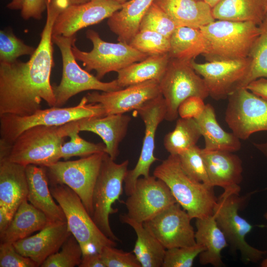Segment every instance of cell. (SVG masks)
<instances>
[{
    "label": "cell",
    "mask_w": 267,
    "mask_h": 267,
    "mask_svg": "<svg viewBox=\"0 0 267 267\" xmlns=\"http://www.w3.org/2000/svg\"><path fill=\"white\" fill-rule=\"evenodd\" d=\"M265 219L267 221V211L264 214Z\"/></svg>",
    "instance_id": "cell-56"
},
{
    "label": "cell",
    "mask_w": 267,
    "mask_h": 267,
    "mask_svg": "<svg viewBox=\"0 0 267 267\" xmlns=\"http://www.w3.org/2000/svg\"><path fill=\"white\" fill-rule=\"evenodd\" d=\"M24 0H12L6 6L11 10L21 9Z\"/></svg>",
    "instance_id": "cell-50"
},
{
    "label": "cell",
    "mask_w": 267,
    "mask_h": 267,
    "mask_svg": "<svg viewBox=\"0 0 267 267\" xmlns=\"http://www.w3.org/2000/svg\"><path fill=\"white\" fill-rule=\"evenodd\" d=\"M202 155L211 185L240 193L243 172L240 157L234 152L205 148Z\"/></svg>",
    "instance_id": "cell-21"
},
{
    "label": "cell",
    "mask_w": 267,
    "mask_h": 267,
    "mask_svg": "<svg viewBox=\"0 0 267 267\" xmlns=\"http://www.w3.org/2000/svg\"><path fill=\"white\" fill-rule=\"evenodd\" d=\"M71 234L66 221H49L38 233L13 244L18 252L41 267L48 257L59 251Z\"/></svg>",
    "instance_id": "cell-20"
},
{
    "label": "cell",
    "mask_w": 267,
    "mask_h": 267,
    "mask_svg": "<svg viewBox=\"0 0 267 267\" xmlns=\"http://www.w3.org/2000/svg\"><path fill=\"white\" fill-rule=\"evenodd\" d=\"M99 254L105 267H141L133 252H125L115 246H105Z\"/></svg>",
    "instance_id": "cell-43"
},
{
    "label": "cell",
    "mask_w": 267,
    "mask_h": 267,
    "mask_svg": "<svg viewBox=\"0 0 267 267\" xmlns=\"http://www.w3.org/2000/svg\"><path fill=\"white\" fill-rule=\"evenodd\" d=\"M191 220L187 212L176 203L143 225L168 249L196 244Z\"/></svg>",
    "instance_id": "cell-17"
},
{
    "label": "cell",
    "mask_w": 267,
    "mask_h": 267,
    "mask_svg": "<svg viewBox=\"0 0 267 267\" xmlns=\"http://www.w3.org/2000/svg\"><path fill=\"white\" fill-rule=\"evenodd\" d=\"M159 82L150 80L112 91H93L86 96L88 103H99L105 115L125 114L137 110L161 94Z\"/></svg>",
    "instance_id": "cell-19"
},
{
    "label": "cell",
    "mask_w": 267,
    "mask_h": 267,
    "mask_svg": "<svg viewBox=\"0 0 267 267\" xmlns=\"http://www.w3.org/2000/svg\"><path fill=\"white\" fill-rule=\"evenodd\" d=\"M114 0V1H116L117 2H118L121 4H123L130 0Z\"/></svg>",
    "instance_id": "cell-55"
},
{
    "label": "cell",
    "mask_w": 267,
    "mask_h": 267,
    "mask_svg": "<svg viewBox=\"0 0 267 267\" xmlns=\"http://www.w3.org/2000/svg\"><path fill=\"white\" fill-rule=\"evenodd\" d=\"M35 49L18 38L11 30L0 31V62L12 63L21 56H31Z\"/></svg>",
    "instance_id": "cell-40"
},
{
    "label": "cell",
    "mask_w": 267,
    "mask_h": 267,
    "mask_svg": "<svg viewBox=\"0 0 267 267\" xmlns=\"http://www.w3.org/2000/svg\"><path fill=\"white\" fill-rule=\"evenodd\" d=\"M46 9V0H24L21 9V16L24 20L33 18L40 20Z\"/></svg>",
    "instance_id": "cell-46"
},
{
    "label": "cell",
    "mask_w": 267,
    "mask_h": 267,
    "mask_svg": "<svg viewBox=\"0 0 267 267\" xmlns=\"http://www.w3.org/2000/svg\"><path fill=\"white\" fill-rule=\"evenodd\" d=\"M50 221L28 200L19 205L9 225L0 233V243H11L29 236L44 228Z\"/></svg>",
    "instance_id": "cell-27"
},
{
    "label": "cell",
    "mask_w": 267,
    "mask_h": 267,
    "mask_svg": "<svg viewBox=\"0 0 267 267\" xmlns=\"http://www.w3.org/2000/svg\"><path fill=\"white\" fill-rule=\"evenodd\" d=\"M193 68L204 80L209 95L219 100L227 98L240 89L250 68L249 58L198 63L192 60Z\"/></svg>",
    "instance_id": "cell-15"
},
{
    "label": "cell",
    "mask_w": 267,
    "mask_h": 267,
    "mask_svg": "<svg viewBox=\"0 0 267 267\" xmlns=\"http://www.w3.org/2000/svg\"><path fill=\"white\" fill-rule=\"evenodd\" d=\"M245 199L239 193L224 190L218 198L213 215L232 250L239 251L243 261L257 263L266 251L251 246L246 240L253 225L239 214Z\"/></svg>",
    "instance_id": "cell-9"
},
{
    "label": "cell",
    "mask_w": 267,
    "mask_h": 267,
    "mask_svg": "<svg viewBox=\"0 0 267 267\" xmlns=\"http://www.w3.org/2000/svg\"><path fill=\"white\" fill-rule=\"evenodd\" d=\"M177 27L169 16L153 2L141 21L139 31H154L170 39Z\"/></svg>",
    "instance_id": "cell-41"
},
{
    "label": "cell",
    "mask_w": 267,
    "mask_h": 267,
    "mask_svg": "<svg viewBox=\"0 0 267 267\" xmlns=\"http://www.w3.org/2000/svg\"><path fill=\"white\" fill-rule=\"evenodd\" d=\"M105 115L100 104L88 103L86 96L75 106L50 107L23 116L3 114L0 116V142L11 145L20 134L33 127L59 126L86 117Z\"/></svg>",
    "instance_id": "cell-4"
},
{
    "label": "cell",
    "mask_w": 267,
    "mask_h": 267,
    "mask_svg": "<svg viewBox=\"0 0 267 267\" xmlns=\"http://www.w3.org/2000/svg\"><path fill=\"white\" fill-rule=\"evenodd\" d=\"M201 136L194 119L180 118L174 129L164 136V146L170 155H178L196 145Z\"/></svg>",
    "instance_id": "cell-34"
},
{
    "label": "cell",
    "mask_w": 267,
    "mask_h": 267,
    "mask_svg": "<svg viewBox=\"0 0 267 267\" xmlns=\"http://www.w3.org/2000/svg\"><path fill=\"white\" fill-rule=\"evenodd\" d=\"M129 44L148 56L167 54L170 49L169 38L150 30L139 31Z\"/></svg>",
    "instance_id": "cell-37"
},
{
    "label": "cell",
    "mask_w": 267,
    "mask_h": 267,
    "mask_svg": "<svg viewBox=\"0 0 267 267\" xmlns=\"http://www.w3.org/2000/svg\"><path fill=\"white\" fill-rule=\"evenodd\" d=\"M76 121L66 124L67 136H69L70 139L62 145L60 151L61 158L67 160L73 156L84 157L93 154L105 152L104 144L91 143L79 136L80 131L77 127Z\"/></svg>",
    "instance_id": "cell-36"
},
{
    "label": "cell",
    "mask_w": 267,
    "mask_h": 267,
    "mask_svg": "<svg viewBox=\"0 0 267 267\" xmlns=\"http://www.w3.org/2000/svg\"><path fill=\"white\" fill-rule=\"evenodd\" d=\"M259 26L260 33L251 49L249 71L241 88L258 79L267 78V13Z\"/></svg>",
    "instance_id": "cell-35"
},
{
    "label": "cell",
    "mask_w": 267,
    "mask_h": 267,
    "mask_svg": "<svg viewBox=\"0 0 267 267\" xmlns=\"http://www.w3.org/2000/svg\"><path fill=\"white\" fill-rule=\"evenodd\" d=\"M76 40L71 37L52 36V42L59 48L62 60V75L59 84L52 86L56 107H61L73 96L86 90L112 91L123 89L116 80L103 82L96 76L82 69L76 61L72 50Z\"/></svg>",
    "instance_id": "cell-7"
},
{
    "label": "cell",
    "mask_w": 267,
    "mask_h": 267,
    "mask_svg": "<svg viewBox=\"0 0 267 267\" xmlns=\"http://www.w3.org/2000/svg\"><path fill=\"white\" fill-rule=\"evenodd\" d=\"M86 37L92 44V49L89 52L81 50L75 43L72 47V52L76 60L83 62L86 71H95L96 77L100 80L109 72H118L148 56L128 43L103 41L98 33L92 30L87 31Z\"/></svg>",
    "instance_id": "cell-10"
},
{
    "label": "cell",
    "mask_w": 267,
    "mask_h": 267,
    "mask_svg": "<svg viewBox=\"0 0 267 267\" xmlns=\"http://www.w3.org/2000/svg\"><path fill=\"white\" fill-rule=\"evenodd\" d=\"M136 111L144 124L145 132L137 162L134 169L128 171L124 179V190L127 196L133 192L139 178L150 176V167L157 160L154 155L155 137L159 125L165 119L166 106L163 96L161 94Z\"/></svg>",
    "instance_id": "cell-16"
},
{
    "label": "cell",
    "mask_w": 267,
    "mask_h": 267,
    "mask_svg": "<svg viewBox=\"0 0 267 267\" xmlns=\"http://www.w3.org/2000/svg\"><path fill=\"white\" fill-rule=\"evenodd\" d=\"M79 267H105L98 252L83 254Z\"/></svg>",
    "instance_id": "cell-48"
},
{
    "label": "cell",
    "mask_w": 267,
    "mask_h": 267,
    "mask_svg": "<svg viewBox=\"0 0 267 267\" xmlns=\"http://www.w3.org/2000/svg\"><path fill=\"white\" fill-rule=\"evenodd\" d=\"M153 175L167 185L177 202L192 219L213 215L218 201L214 187L187 176L180 166L178 155H169L155 168Z\"/></svg>",
    "instance_id": "cell-2"
},
{
    "label": "cell",
    "mask_w": 267,
    "mask_h": 267,
    "mask_svg": "<svg viewBox=\"0 0 267 267\" xmlns=\"http://www.w3.org/2000/svg\"><path fill=\"white\" fill-rule=\"evenodd\" d=\"M26 173L28 185V201L44 213L50 221H66L62 208L55 203L48 187L45 167L28 165L26 166Z\"/></svg>",
    "instance_id": "cell-24"
},
{
    "label": "cell",
    "mask_w": 267,
    "mask_h": 267,
    "mask_svg": "<svg viewBox=\"0 0 267 267\" xmlns=\"http://www.w3.org/2000/svg\"><path fill=\"white\" fill-rule=\"evenodd\" d=\"M65 3L68 6L71 5L79 4L87 2L91 0H59Z\"/></svg>",
    "instance_id": "cell-52"
},
{
    "label": "cell",
    "mask_w": 267,
    "mask_h": 267,
    "mask_svg": "<svg viewBox=\"0 0 267 267\" xmlns=\"http://www.w3.org/2000/svg\"><path fill=\"white\" fill-rule=\"evenodd\" d=\"M14 215L2 207H0V233L3 232L9 225Z\"/></svg>",
    "instance_id": "cell-49"
},
{
    "label": "cell",
    "mask_w": 267,
    "mask_h": 267,
    "mask_svg": "<svg viewBox=\"0 0 267 267\" xmlns=\"http://www.w3.org/2000/svg\"><path fill=\"white\" fill-rule=\"evenodd\" d=\"M204 250L197 244L189 247L166 249L162 267H191L195 259Z\"/></svg>",
    "instance_id": "cell-42"
},
{
    "label": "cell",
    "mask_w": 267,
    "mask_h": 267,
    "mask_svg": "<svg viewBox=\"0 0 267 267\" xmlns=\"http://www.w3.org/2000/svg\"><path fill=\"white\" fill-rule=\"evenodd\" d=\"M120 220L131 226L136 233L137 239L133 252L141 267H162L166 249L160 241L143 223L130 218L126 214H121Z\"/></svg>",
    "instance_id": "cell-30"
},
{
    "label": "cell",
    "mask_w": 267,
    "mask_h": 267,
    "mask_svg": "<svg viewBox=\"0 0 267 267\" xmlns=\"http://www.w3.org/2000/svg\"><path fill=\"white\" fill-rule=\"evenodd\" d=\"M225 121L232 133L240 140L267 131V99L245 88L228 96Z\"/></svg>",
    "instance_id": "cell-13"
},
{
    "label": "cell",
    "mask_w": 267,
    "mask_h": 267,
    "mask_svg": "<svg viewBox=\"0 0 267 267\" xmlns=\"http://www.w3.org/2000/svg\"><path fill=\"white\" fill-rule=\"evenodd\" d=\"M66 137V124L30 128L14 140L4 159L25 167L32 164L47 167L61 158V148Z\"/></svg>",
    "instance_id": "cell-5"
},
{
    "label": "cell",
    "mask_w": 267,
    "mask_h": 267,
    "mask_svg": "<svg viewBox=\"0 0 267 267\" xmlns=\"http://www.w3.org/2000/svg\"><path fill=\"white\" fill-rule=\"evenodd\" d=\"M176 26L199 29L216 19L212 8L204 0H154Z\"/></svg>",
    "instance_id": "cell-25"
},
{
    "label": "cell",
    "mask_w": 267,
    "mask_h": 267,
    "mask_svg": "<svg viewBox=\"0 0 267 267\" xmlns=\"http://www.w3.org/2000/svg\"><path fill=\"white\" fill-rule=\"evenodd\" d=\"M267 13L266 0H221L212 8L216 20L251 22L258 25Z\"/></svg>",
    "instance_id": "cell-32"
},
{
    "label": "cell",
    "mask_w": 267,
    "mask_h": 267,
    "mask_svg": "<svg viewBox=\"0 0 267 267\" xmlns=\"http://www.w3.org/2000/svg\"><path fill=\"white\" fill-rule=\"evenodd\" d=\"M194 119L204 137L205 149L232 152L240 149V139L221 127L217 120L215 109L211 104H206L203 113Z\"/></svg>",
    "instance_id": "cell-29"
},
{
    "label": "cell",
    "mask_w": 267,
    "mask_h": 267,
    "mask_svg": "<svg viewBox=\"0 0 267 267\" xmlns=\"http://www.w3.org/2000/svg\"><path fill=\"white\" fill-rule=\"evenodd\" d=\"M122 6V4L113 0H91L69 5L56 17L53 26L52 36H74L79 30L109 18Z\"/></svg>",
    "instance_id": "cell-18"
},
{
    "label": "cell",
    "mask_w": 267,
    "mask_h": 267,
    "mask_svg": "<svg viewBox=\"0 0 267 267\" xmlns=\"http://www.w3.org/2000/svg\"><path fill=\"white\" fill-rule=\"evenodd\" d=\"M170 59L169 53L148 56L119 71L116 80L122 88L150 80L160 82Z\"/></svg>",
    "instance_id": "cell-31"
},
{
    "label": "cell",
    "mask_w": 267,
    "mask_h": 267,
    "mask_svg": "<svg viewBox=\"0 0 267 267\" xmlns=\"http://www.w3.org/2000/svg\"><path fill=\"white\" fill-rule=\"evenodd\" d=\"M28 194L26 167L0 160V207L14 215L22 202L27 200Z\"/></svg>",
    "instance_id": "cell-23"
},
{
    "label": "cell",
    "mask_w": 267,
    "mask_h": 267,
    "mask_svg": "<svg viewBox=\"0 0 267 267\" xmlns=\"http://www.w3.org/2000/svg\"><path fill=\"white\" fill-rule=\"evenodd\" d=\"M105 152L73 161H58L45 167L51 184H63L80 198L92 216V196Z\"/></svg>",
    "instance_id": "cell-12"
},
{
    "label": "cell",
    "mask_w": 267,
    "mask_h": 267,
    "mask_svg": "<svg viewBox=\"0 0 267 267\" xmlns=\"http://www.w3.org/2000/svg\"><path fill=\"white\" fill-rule=\"evenodd\" d=\"M266 3H267V0H266Z\"/></svg>",
    "instance_id": "cell-57"
},
{
    "label": "cell",
    "mask_w": 267,
    "mask_h": 267,
    "mask_svg": "<svg viewBox=\"0 0 267 267\" xmlns=\"http://www.w3.org/2000/svg\"><path fill=\"white\" fill-rule=\"evenodd\" d=\"M61 250L48 257L41 267H74L80 265L83 256L82 248L71 234L62 245Z\"/></svg>",
    "instance_id": "cell-38"
},
{
    "label": "cell",
    "mask_w": 267,
    "mask_h": 267,
    "mask_svg": "<svg viewBox=\"0 0 267 267\" xmlns=\"http://www.w3.org/2000/svg\"><path fill=\"white\" fill-rule=\"evenodd\" d=\"M262 267H267V258L265 259L261 264Z\"/></svg>",
    "instance_id": "cell-54"
},
{
    "label": "cell",
    "mask_w": 267,
    "mask_h": 267,
    "mask_svg": "<svg viewBox=\"0 0 267 267\" xmlns=\"http://www.w3.org/2000/svg\"><path fill=\"white\" fill-rule=\"evenodd\" d=\"M200 97L190 96L180 103L178 107L180 118L196 119L204 111L206 104Z\"/></svg>",
    "instance_id": "cell-45"
},
{
    "label": "cell",
    "mask_w": 267,
    "mask_h": 267,
    "mask_svg": "<svg viewBox=\"0 0 267 267\" xmlns=\"http://www.w3.org/2000/svg\"><path fill=\"white\" fill-rule=\"evenodd\" d=\"M131 118L125 114H111L82 118L76 121L80 131L98 135L105 145V152L115 160L119 154V146L125 138Z\"/></svg>",
    "instance_id": "cell-22"
},
{
    "label": "cell",
    "mask_w": 267,
    "mask_h": 267,
    "mask_svg": "<svg viewBox=\"0 0 267 267\" xmlns=\"http://www.w3.org/2000/svg\"><path fill=\"white\" fill-rule=\"evenodd\" d=\"M212 8L214 7L221 0H204Z\"/></svg>",
    "instance_id": "cell-53"
},
{
    "label": "cell",
    "mask_w": 267,
    "mask_h": 267,
    "mask_svg": "<svg viewBox=\"0 0 267 267\" xmlns=\"http://www.w3.org/2000/svg\"><path fill=\"white\" fill-rule=\"evenodd\" d=\"M206 42L208 61L248 58L260 33L251 22L217 20L199 28Z\"/></svg>",
    "instance_id": "cell-3"
},
{
    "label": "cell",
    "mask_w": 267,
    "mask_h": 267,
    "mask_svg": "<svg viewBox=\"0 0 267 267\" xmlns=\"http://www.w3.org/2000/svg\"><path fill=\"white\" fill-rule=\"evenodd\" d=\"M154 0H130L122 4L107 21L110 30L119 42L129 44L139 30L141 21Z\"/></svg>",
    "instance_id": "cell-28"
},
{
    "label": "cell",
    "mask_w": 267,
    "mask_h": 267,
    "mask_svg": "<svg viewBox=\"0 0 267 267\" xmlns=\"http://www.w3.org/2000/svg\"><path fill=\"white\" fill-rule=\"evenodd\" d=\"M254 146L260 151L267 159V142L264 143H254Z\"/></svg>",
    "instance_id": "cell-51"
},
{
    "label": "cell",
    "mask_w": 267,
    "mask_h": 267,
    "mask_svg": "<svg viewBox=\"0 0 267 267\" xmlns=\"http://www.w3.org/2000/svg\"><path fill=\"white\" fill-rule=\"evenodd\" d=\"M54 200L62 208L68 229L80 244L83 255L97 252L106 246H116L115 241L99 228L87 210L79 196L63 184H51Z\"/></svg>",
    "instance_id": "cell-6"
},
{
    "label": "cell",
    "mask_w": 267,
    "mask_h": 267,
    "mask_svg": "<svg viewBox=\"0 0 267 267\" xmlns=\"http://www.w3.org/2000/svg\"><path fill=\"white\" fill-rule=\"evenodd\" d=\"M46 19L40 43L26 62L18 60L0 62V116L31 115L45 101L56 106L50 74L54 63L52 29L59 13L64 9L59 2L46 0Z\"/></svg>",
    "instance_id": "cell-1"
},
{
    "label": "cell",
    "mask_w": 267,
    "mask_h": 267,
    "mask_svg": "<svg viewBox=\"0 0 267 267\" xmlns=\"http://www.w3.org/2000/svg\"><path fill=\"white\" fill-rule=\"evenodd\" d=\"M195 225L196 244L204 248V250L199 255L200 263L202 265H211L215 267L223 266L222 252L228 243L213 215L196 219Z\"/></svg>",
    "instance_id": "cell-26"
},
{
    "label": "cell",
    "mask_w": 267,
    "mask_h": 267,
    "mask_svg": "<svg viewBox=\"0 0 267 267\" xmlns=\"http://www.w3.org/2000/svg\"><path fill=\"white\" fill-rule=\"evenodd\" d=\"M38 264L31 259L18 252L13 244L0 243V267H37Z\"/></svg>",
    "instance_id": "cell-44"
},
{
    "label": "cell",
    "mask_w": 267,
    "mask_h": 267,
    "mask_svg": "<svg viewBox=\"0 0 267 267\" xmlns=\"http://www.w3.org/2000/svg\"><path fill=\"white\" fill-rule=\"evenodd\" d=\"M159 86L166 106L165 120L170 122L178 118V107L187 98L196 96L205 99L209 96L203 79L193 68L191 61L170 57Z\"/></svg>",
    "instance_id": "cell-11"
},
{
    "label": "cell",
    "mask_w": 267,
    "mask_h": 267,
    "mask_svg": "<svg viewBox=\"0 0 267 267\" xmlns=\"http://www.w3.org/2000/svg\"><path fill=\"white\" fill-rule=\"evenodd\" d=\"M178 156L180 166L187 176L196 181L211 185L201 148L196 145Z\"/></svg>",
    "instance_id": "cell-39"
},
{
    "label": "cell",
    "mask_w": 267,
    "mask_h": 267,
    "mask_svg": "<svg viewBox=\"0 0 267 267\" xmlns=\"http://www.w3.org/2000/svg\"><path fill=\"white\" fill-rule=\"evenodd\" d=\"M176 203L167 185L153 175L138 178L125 204L126 215L143 223Z\"/></svg>",
    "instance_id": "cell-14"
},
{
    "label": "cell",
    "mask_w": 267,
    "mask_h": 267,
    "mask_svg": "<svg viewBox=\"0 0 267 267\" xmlns=\"http://www.w3.org/2000/svg\"><path fill=\"white\" fill-rule=\"evenodd\" d=\"M171 58L191 61L206 51V42L200 29L178 27L170 38Z\"/></svg>",
    "instance_id": "cell-33"
},
{
    "label": "cell",
    "mask_w": 267,
    "mask_h": 267,
    "mask_svg": "<svg viewBox=\"0 0 267 267\" xmlns=\"http://www.w3.org/2000/svg\"><path fill=\"white\" fill-rule=\"evenodd\" d=\"M129 163L128 160L116 163L105 152L93 193L91 217L101 231L115 241L120 240L110 227L109 216L118 212L112 206L122 194Z\"/></svg>",
    "instance_id": "cell-8"
},
{
    "label": "cell",
    "mask_w": 267,
    "mask_h": 267,
    "mask_svg": "<svg viewBox=\"0 0 267 267\" xmlns=\"http://www.w3.org/2000/svg\"><path fill=\"white\" fill-rule=\"evenodd\" d=\"M245 88L254 93L267 99V78L258 79L249 84Z\"/></svg>",
    "instance_id": "cell-47"
}]
</instances>
